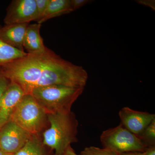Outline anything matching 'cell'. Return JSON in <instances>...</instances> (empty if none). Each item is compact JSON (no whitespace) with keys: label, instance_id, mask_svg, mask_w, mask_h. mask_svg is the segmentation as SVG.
Masks as SVG:
<instances>
[{"label":"cell","instance_id":"15","mask_svg":"<svg viewBox=\"0 0 155 155\" xmlns=\"http://www.w3.org/2000/svg\"><path fill=\"white\" fill-rule=\"evenodd\" d=\"M138 136L148 146L155 145V119Z\"/></svg>","mask_w":155,"mask_h":155},{"label":"cell","instance_id":"20","mask_svg":"<svg viewBox=\"0 0 155 155\" xmlns=\"http://www.w3.org/2000/svg\"><path fill=\"white\" fill-rule=\"evenodd\" d=\"M143 153V155H155V145L148 147Z\"/></svg>","mask_w":155,"mask_h":155},{"label":"cell","instance_id":"14","mask_svg":"<svg viewBox=\"0 0 155 155\" xmlns=\"http://www.w3.org/2000/svg\"><path fill=\"white\" fill-rule=\"evenodd\" d=\"M2 27L0 25V28ZM27 53L11 47L0 38V66L22 58Z\"/></svg>","mask_w":155,"mask_h":155},{"label":"cell","instance_id":"10","mask_svg":"<svg viewBox=\"0 0 155 155\" xmlns=\"http://www.w3.org/2000/svg\"><path fill=\"white\" fill-rule=\"evenodd\" d=\"M29 23L5 25L0 28V38L11 47L24 51L23 41L26 29Z\"/></svg>","mask_w":155,"mask_h":155},{"label":"cell","instance_id":"9","mask_svg":"<svg viewBox=\"0 0 155 155\" xmlns=\"http://www.w3.org/2000/svg\"><path fill=\"white\" fill-rule=\"evenodd\" d=\"M25 93L15 82L10 81L8 86L0 100V125L3 126L11 116Z\"/></svg>","mask_w":155,"mask_h":155},{"label":"cell","instance_id":"22","mask_svg":"<svg viewBox=\"0 0 155 155\" xmlns=\"http://www.w3.org/2000/svg\"><path fill=\"white\" fill-rule=\"evenodd\" d=\"M63 155H79L75 153L74 150L72 148L71 146L68 147L65 151Z\"/></svg>","mask_w":155,"mask_h":155},{"label":"cell","instance_id":"2","mask_svg":"<svg viewBox=\"0 0 155 155\" xmlns=\"http://www.w3.org/2000/svg\"><path fill=\"white\" fill-rule=\"evenodd\" d=\"M48 116L49 127L43 133V143L54 155H63L68 147L78 141V121L72 111Z\"/></svg>","mask_w":155,"mask_h":155},{"label":"cell","instance_id":"23","mask_svg":"<svg viewBox=\"0 0 155 155\" xmlns=\"http://www.w3.org/2000/svg\"><path fill=\"white\" fill-rule=\"evenodd\" d=\"M119 155H143V152H128L122 153Z\"/></svg>","mask_w":155,"mask_h":155},{"label":"cell","instance_id":"13","mask_svg":"<svg viewBox=\"0 0 155 155\" xmlns=\"http://www.w3.org/2000/svg\"><path fill=\"white\" fill-rule=\"evenodd\" d=\"M13 155H54V153L43 144L40 134H32L25 146Z\"/></svg>","mask_w":155,"mask_h":155},{"label":"cell","instance_id":"16","mask_svg":"<svg viewBox=\"0 0 155 155\" xmlns=\"http://www.w3.org/2000/svg\"><path fill=\"white\" fill-rule=\"evenodd\" d=\"M80 155H119L107 149L100 148L97 147H87L81 152Z\"/></svg>","mask_w":155,"mask_h":155},{"label":"cell","instance_id":"18","mask_svg":"<svg viewBox=\"0 0 155 155\" xmlns=\"http://www.w3.org/2000/svg\"><path fill=\"white\" fill-rule=\"evenodd\" d=\"M10 83V81L6 78L0 72V100Z\"/></svg>","mask_w":155,"mask_h":155},{"label":"cell","instance_id":"1","mask_svg":"<svg viewBox=\"0 0 155 155\" xmlns=\"http://www.w3.org/2000/svg\"><path fill=\"white\" fill-rule=\"evenodd\" d=\"M0 72L15 82L25 94L34 89L51 85L84 87L88 75L85 69L73 64L46 48L43 52L26 55L0 66Z\"/></svg>","mask_w":155,"mask_h":155},{"label":"cell","instance_id":"4","mask_svg":"<svg viewBox=\"0 0 155 155\" xmlns=\"http://www.w3.org/2000/svg\"><path fill=\"white\" fill-rule=\"evenodd\" d=\"M10 120L31 134H40L49 126L48 114L30 94H25Z\"/></svg>","mask_w":155,"mask_h":155},{"label":"cell","instance_id":"11","mask_svg":"<svg viewBox=\"0 0 155 155\" xmlns=\"http://www.w3.org/2000/svg\"><path fill=\"white\" fill-rule=\"evenodd\" d=\"M41 24H29L25 32L23 48L27 54H35L44 51L46 48L40 33Z\"/></svg>","mask_w":155,"mask_h":155},{"label":"cell","instance_id":"12","mask_svg":"<svg viewBox=\"0 0 155 155\" xmlns=\"http://www.w3.org/2000/svg\"><path fill=\"white\" fill-rule=\"evenodd\" d=\"M72 12L70 0H49L43 16L38 23L41 24L48 19Z\"/></svg>","mask_w":155,"mask_h":155},{"label":"cell","instance_id":"6","mask_svg":"<svg viewBox=\"0 0 155 155\" xmlns=\"http://www.w3.org/2000/svg\"><path fill=\"white\" fill-rule=\"evenodd\" d=\"M31 135L9 120L0 129V149L8 154L14 155L25 146Z\"/></svg>","mask_w":155,"mask_h":155},{"label":"cell","instance_id":"19","mask_svg":"<svg viewBox=\"0 0 155 155\" xmlns=\"http://www.w3.org/2000/svg\"><path fill=\"white\" fill-rule=\"evenodd\" d=\"M91 2L89 0H70V4L72 11H74Z\"/></svg>","mask_w":155,"mask_h":155},{"label":"cell","instance_id":"3","mask_svg":"<svg viewBox=\"0 0 155 155\" xmlns=\"http://www.w3.org/2000/svg\"><path fill=\"white\" fill-rule=\"evenodd\" d=\"M84 89V87L51 85L34 89L30 94L48 115L71 111L72 105Z\"/></svg>","mask_w":155,"mask_h":155},{"label":"cell","instance_id":"25","mask_svg":"<svg viewBox=\"0 0 155 155\" xmlns=\"http://www.w3.org/2000/svg\"><path fill=\"white\" fill-rule=\"evenodd\" d=\"M2 126H1V125H0V129H1V128H2Z\"/></svg>","mask_w":155,"mask_h":155},{"label":"cell","instance_id":"24","mask_svg":"<svg viewBox=\"0 0 155 155\" xmlns=\"http://www.w3.org/2000/svg\"><path fill=\"white\" fill-rule=\"evenodd\" d=\"M0 155H12L8 154L4 152H3V151H2V150L0 149Z\"/></svg>","mask_w":155,"mask_h":155},{"label":"cell","instance_id":"7","mask_svg":"<svg viewBox=\"0 0 155 155\" xmlns=\"http://www.w3.org/2000/svg\"><path fill=\"white\" fill-rule=\"evenodd\" d=\"M37 21L35 0H14L7 9L5 25L29 23Z\"/></svg>","mask_w":155,"mask_h":155},{"label":"cell","instance_id":"8","mask_svg":"<svg viewBox=\"0 0 155 155\" xmlns=\"http://www.w3.org/2000/svg\"><path fill=\"white\" fill-rule=\"evenodd\" d=\"M120 124L131 133L139 136L155 119V114L134 110L124 107L119 111Z\"/></svg>","mask_w":155,"mask_h":155},{"label":"cell","instance_id":"5","mask_svg":"<svg viewBox=\"0 0 155 155\" xmlns=\"http://www.w3.org/2000/svg\"><path fill=\"white\" fill-rule=\"evenodd\" d=\"M104 148L120 154L128 152H143L148 146L121 124L104 130L100 137Z\"/></svg>","mask_w":155,"mask_h":155},{"label":"cell","instance_id":"17","mask_svg":"<svg viewBox=\"0 0 155 155\" xmlns=\"http://www.w3.org/2000/svg\"><path fill=\"white\" fill-rule=\"evenodd\" d=\"M36 5V11L37 14V21L38 22L43 16L49 0H35Z\"/></svg>","mask_w":155,"mask_h":155},{"label":"cell","instance_id":"21","mask_svg":"<svg viewBox=\"0 0 155 155\" xmlns=\"http://www.w3.org/2000/svg\"><path fill=\"white\" fill-rule=\"evenodd\" d=\"M139 3L142 5L148 6L152 9H155V2L151 1H140Z\"/></svg>","mask_w":155,"mask_h":155}]
</instances>
